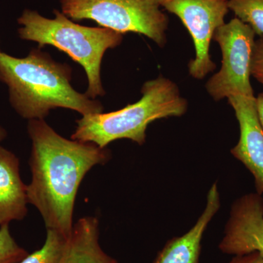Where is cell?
<instances>
[{
	"instance_id": "5b68a950",
	"label": "cell",
	"mask_w": 263,
	"mask_h": 263,
	"mask_svg": "<svg viewBox=\"0 0 263 263\" xmlns=\"http://www.w3.org/2000/svg\"><path fill=\"white\" fill-rule=\"evenodd\" d=\"M62 12L73 21L92 20L124 34H143L160 47L167 42L168 18L159 0H61Z\"/></svg>"
},
{
	"instance_id": "6da1fadb",
	"label": "cell",
	"mask_w": 263,
	"mask_h": 263,
	"mask_svg": "<svg viewBox=\"0 0 263 263\" xmlns=\"http://www.w3.org/2000/svg\"><path fill=\"white\" fill-rule=\"evenodd\" d=\"M27 132L32 141L29 204L41 214L46 230L68 238L79 186L95 166L108 163L111 152L90 142L63 138L44 119L29 120Z\"/></svg>"
},
{
	"instance_id": "7a4b0ae2",
	"label": "cell",
	"mask_w": 263,
	"mask_h": 263,
	"mask_svg": "<svg viewBox=\"0 0 263 263\" xmlns=\"http://www.w3.org/2000/svg\"><path fill=\"white\" fill-rule=\"evenodd\" d=\"M70 66L55 62L39 48L24 58L0 52V81L8 87L11 106L24 119H44L57 108L83 117L103 113L100 102L72 88Z\"/></svg>"
},
{
	"instance_id": "277c9868",
	"label": "cell",
	"mask_w": 263,
	"mask_h": 263,
	"mask_svg": "<svg viewBox=\"0 0 263 263\" xmlns=\"http://www.w3.org/2000/svg\"><path fill=\"white\" fill-rule=\"evenodd\" d=\"M54 18H48L36 10H24L18 18L19 37L38 43L39 48L51 46L65 52L84 67L88 79L85 93L90 98L103 96L102 60L109 48L119 46L123 34L105 27H89L72 22L62 12L53 10Z\"/></svg>"
},
{
	"instance_id": "ac0fdd59",
	"label": "cell",
	"mask_w": 263,
	"mask_h": 263,
	"mask_svg": "<svg viewBox=\"0 0 263 263\" xmlns=\"http://www.w3.org/2000/svg\"><path fill=\"white\" fill-rule=\"evenodd\" d=\"M256 104H257V113H258L259 121L263 129V93L259 94L256 98Z\"/></svg>"
},
{
	"instance_id": "8992f818",
	"label": "cell",
	"mask_w": 263,
	"mask_h": 263,
	"mask_svg": "<svg viewBox=\"0 0 263 263\" xmlns=\"http://www.w3.org/2000/svg\"><path fill=\"white\" fill-rule=\"evenodd\" d=\"M254 37L253 29L236 17L214 33L213 40L222 54L221 67L209 79L205 88L216 101L234 95L254 97L250 82Z\"/></svg>"
},
{
	"instance_id": "7c38bea8",
	"label": "cell",
	"mask_w": 263,
	"mask_h": 263,
	"mask_svg": "<svg viewBox=\"0 0 263 263\" xmlns=\"http://www.w3.org/2000/svg\"><path fill=\"white\" fill-rule=\"evenodd\" d=\"M57 263H119L100 245V221L96 216L81 218L74 223L61 257Z\"/></svg>"
},
{
	"instance_id": "52a82bcc",
	"label": "cell",
	"mask_w": 263,
	"mask_h": 263,
	"mask_svg": "<svg viewBox=\"0 0 263 263\" xmlns=\"http://www.w3.org/2000/svg\"><path fill=\"white\" fill-rule=\"evenodd\" d=\"M161 8L179 17L193 38L195 57L188 65L190 76L201 80L216 68L210 54L214 33L226 23L228 0H159Z\"/></svg>"
},
{
	"instance_id": "4fadbf2b",
	"label": "cell",
	"mask_w": 263,
	"mask_h": 263,
	"mask_svg": "<svg viewBox=\"0 0 263 263\" xmlns=\"http://www.w3.org/2000/svg\"><path fill=\"white\" fill-rule=\"evenodd\" d=\"M229 10L263 37V0H228Z\"/></svg>"
},
{
	"instance_id": "9c48e42d",
	"label": "cell",
	"mask_w": 263,
	"mask_h": 263,
	"mask_svg": "<svg viewBox=\"0 0 263 263\" xmlns=\"http://www.w3.org/2000/svg\"><path fill=\"white\" fill-rule=\"evenodd\" d=\"M240 128L238 143L231 154L252 174L257 193L263 194V129L257 113L255 97L234 95L228 98Z\"/></svg>"
},
{
	"instance_id": "8fae6325",
	"label": "cell",
	"mask_w": 263,
	"mask_h": 263,
	"mask_svg": "<svg viewBox=\"0 0 263 263\" xmlns=\"http://www.w3.org/2000/svg\"><path fill=\"white\" fill-rule=\"evenodd\" d=\"M27 186L21 178L18 157L0 146V227L26 217Z\"/></svg>"
},
{
	"instance_id": "ffe728a7",
	"label": "cell",
	"mask_w": 263,
	"mask_h": 263,
	"mask_svg": "<svg viewBox=\"0 0 263 263\" xmlns=\"http://www.w3.org/2000/svg\"><path fill=\"white\" fill-rule=\"evenodd\" d=\"M0 52H1V51H0Z\"/></svg>"
},
{
	"instance_id": "3957f363",
	"label": "cell",
	"mask_w": 263,
	"mask_h": 263,
	"mask_svg": "<svg viewBox=\"0 0 263 263\" xmlns=\"http://www.w3.org/2000/svg\"><path fill=\"white\" fill-rule=\"evenodd\" d=\"M141 93V100L121 110L84 116L76 121L71 139L90 142L100 148L120 139L142 146L148 124L157 119L182 117L187 111V100L181 96L177 85L163 76L145 82Z\"/></svg>"
},
{
	"instance_id": "30bf717a",
	"label": "cell",
	"mask_w": 263,
	"mask_h": 263,
	"mask_svg": "<svg viewBox=\"0 0 263 263\" xmlns=\"http://www.w3.org/2000/svg\"><path fill=\"white\" fill-rule=\"evenodd\" d=\"M220 208L217 183L207 195L206 205L195 226L187 233L168 240L153 263H200L201 242L209 223Z\"/></svg>"
},
{
	"instance_id": "e0dca14e",
	"label": "cell",
	"mask_w": 263,
	"mask_h": 263,
	"mask_svg": "<svg viewBox=\"0 0 263 263\" xmlns=\"http://www.w3.org/2000/svg\"><path fill=\"white\" fill-rule=\"evenodd\" d=\"M228 263H263V255L253 252L243 255L235 256Z\"/></svg>"
},
{
	"instance_id": "9a60e30c",
	"label": "cell",
	"mask_w": 263,
	"mask_h": 263,
	"mask_svg": "<svg viewBox=\"0 0 263 263\" xmlns=\"http://www.w3.org/2000/svg\"><path fill=\"white\" fill-rule=\"evenodd\" d=\"M28 254L13 238L9 224L0 227V263H18Z\"/></svg>"
},
{
	"instance_id": "5bb4252c",
	"label": "cell",
	"mask_w": 263,
	"mask_h": 263,
	"mask_svg": "<svg viewBox=\"0 0 263 263\" xmlns=\"http://www.w3.org/2000/svg\"><path fill=\"white\" fill-rule=\"evenodd\" d=\"M46 238L41 249L29 254L18 263H57L65 249L67 238L53 230H46Z\"/></svg>"
},
{
	"instance_id": "2e32d148",
	"label": "cell",
	"mask_w": 263,
	"mask_h": 263,
	"mask_svg": "<svg viewBox=\"0 0 263 263\" xmlns=\"http://www.w3.org/2000/svg\"><path fill=\"white\" fill-rule=\"evenodd\" d=\"M251 75L263 85V37L255 41L254 43Z\"/></svg>"
},
{
	"instance_id": "d6986e66",
	"label": "cell",
	"mask_w": 263,
	"mask_h": 263,
	"mask_svg": "<svg viewBox=\"0 0 263 263\" xmlns=\"http://www.w3.org/2000/svg\"><path fill=\"white\" fill-rule=\"evenodd\" d=\"M8 136V133H7L6 129L4 127L0 126V143H2Z\"/></svg>"
},
{
	"instance_id": "ba28073f",
	"label": "cell",
	"mask_w": 263,
	"mask_h": 263,
	"mask_svg": "<svg viewBox=\"0 0 263 263\" xmlns=\"http://www.w3.org/2000/svg\"><path fill=\"white\" fill-rule=\"evenodd\" d=\"M221 252L243 255L257 252L263 255V198L249 193L235 200L219 245Z\"/></svg>"
}]
</instances>
